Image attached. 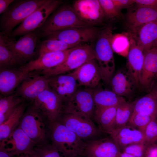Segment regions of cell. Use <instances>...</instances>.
<instances>
[{"mask_svg": "<svg viewBox=\"0 0 157 157\" xmlns=\"http://www.w3.org/2000/svg\"><path fill=\"white\" fill-rule=\"evenodd\" d=\"M18 126L35 146L50 142V122L33 105L25 112Z\"/></svg>", "mask_w": 157, "mask_h": 157, "instance_id": "6da1fadb", "label": "cell"}, {"mask_svg": "<svg viewBox=\"0 0 157 157\" xmlns=\"http://www.w3.org/2000/svg\"><path fill=\"white\" fill-rule=\"evenodd\" d=\"M50 142L65 157L83 155L86 142L58 121L50 122Z\"/></svg>", "mask_w": 157, "mask_h": 157, "instance_id": "7a4b0ae2", "label": "cell"}, {"mask_svg": "<svg viewBox=\"0 0 157 157\" xmlns=\"http://www.w3.org/2000/svg\"><path fill=\"white\" fill-rule=\"evenodd\" d=\"M47 0H14L0 17L1 32L9 35L17 25Z\"/></svg>", "mask_w": 157, "mask_h": 157, "instance_id": "3957f363", "label": "cell"}, {"mask_svg": "<svg viewBox=\"0 0 157 157\" xmlns=\"http://www.w3.org/2000/svg\"><path fill=\"white\" fill-rule=\"evenodd\" d=\"M113 28L108 25L101 29L94 47L96 59L99 65L102 79L110 80L113 76L115 65L111 40Z\"/></svg>", "mask_w": 157, "mask_h": 157, "instance_id": "277c9868", "label": "cell"}, {"mask_svg": "<svg viewBox=\"0 0 157 157\" xmlns=\"http://www.w3.org/2000/svg\"><path fill=\"white\" fill-rule=\"evenodd\" d=\"M63 4L48 17L42 26L38 29L40 34L89 25L79 18L72 6Z\"/></svg>", "mask_w": 157, "mask_h": 157, "instance_id": "5b68a950", "label": "cell"}, {"mask_svg": "<svg viewBox=\"0 0 157 157\" xmlns=\"http://www.w3.org/2000/svg\"><path fill=\"white\" fill-rule=\"evenodd\" d=\"M9 49L14 54L21 67L34 60L38 53L36 51L38 41L40 38V33L37 29L25 34L17 40L9 38L1 32Z\"/></svg>", "mask_w": 157, "mask_h": 157, "instance_id": "8992f818", "label": "cell"}, {"mask_svg": "<svg viewBox=\"0 0 157 157\" xmlns=\"http://www.w3.org/2000/svg\"><path fill=\"white\" fill-rule=\"evenodd\" d=\"M96 59L94 47L84 44L74 48L61 64L49 70L40 74L47 77L64 74L74 71L87 61Z\"/></svg>", "mask_w": 157, "mask_h": 157, "instance_id": "52a82bcc", "label": "cell"}, {"mask_svg": "<svg viewBox=\"0 0 157 157\" xmlns=\"http://www.w3.org/2000/svg\"><path fill=\"white\" fill-rule=\"evenodd\" d=\"M63 3L60 0H47L14 29L8 37L14 39L34 31L41 27L48 17Z\"/></svg>", "mask_w": 157, "mask_h": 157, "instance_id": "ba28073f", "label": "cell"}, {"mask_svg": "<svg viewBox=\"0 0 157 157\" xmlns=\"http://www.w3.org/2000/svg\"><path fill=\"white\" fill-rule=\"evenodd\" d=\"M95 26L87 25L40 34L41 38L56 39L70 45H81L96 41L100 30Z\"/></svg>", "mask_w": 157, "mask_h": 157, "instance_id": "9c48e42d", "label": "cell"}, {"mask_svg": "<svg viewBox=\"0 0 157 157\" xmlns=\"http://www.w3.org/2000/svg\"><path fill=\"white\" fill-rule=\"evenodd\" d=\"M87 142L101 138L102 133L91 119L74 114L63 113L58 121Z\"/></svg>", "mask_w": 157, "mask_h": 157, "instance_id": "30bf717a", "label": "cell"}, {"mask_svg": "<svg viewBox=\"0 0 157 157\" xmlns=\"http://www.w3.org/2000/svg\"><path fill=\"white\" fill-rule=\"evenodd\" d=\"M93 89L86 88L78 89L63 104V113L83 116L92 119L95 108Z\"/></svg>", "mask_w": 157, "mask_h": 157, "instance_id": "8fae6325", "label": "cell"}, {"mask_svg": "<svg viewBox=\"0 0 157 157\" xmlns=\"http://www.w3.org/2000/svg\"><path fill=\"white\" fill-rule=\"evenodd\" d=\"M50 122L58 121L63 114V103L49 87L41 93L33 102Z\"/></svg>", "mask_w": 157, "mask_h": 157, "instance_id": "7c38bea8", "label": "cell"}, {"mask_svg": "<svg viewBox=\"0 0 157 157\" xmlns=\"http://www.w3.org/2000/svg\"><path fill=\"white\" fill-rule=\"evenodd\" d=\"M74 47L63 51L48 52L40 54L37 58L20 67L28 73H39L49 70L63 63Z\"/></svg>", "mask_w": 157, "mask_h": 157, "instance_id": "4fadbf2b", "label": "cell"}, {"mask_svg": "<svg viewBox=\"0 0 157 157\" xmlns=\"http://www.w3.org/2000/svg\"><path fill=\"white\" fill-rule=\"evenodd\" d=\"M35 146L19 126L6 139L0 142V147L13 156L22 154L29 155L34 151Z\"/></svg>", "mask_w": 157, "mask_h": 157, "instance_id": "5bb4252c", "label": "cell"}, {"mask_svg": "<svg viewBox=\"0 0 157 157\" xmlns=\"http://www.w3.org/2000/svg\"><path fill=\"white\" fill-rule=\"evenodd\" d=\"M72 6L79 18L89 25L99 24L105 18L99 0H77Z\"/></svg>", "mask_w": 157, "mask_h": 157, "instance_id": "9a60e30c", "label": "cell"}, {"mask_svg": "<svg viewBox=\"0 0 157 157\" xmlns=\"http://www.w3.org/2000/svg\"><path fill=\"white\" fill-rule=\"evenodd\" d=\"M49 87L47 77L38 73H33L20 84L16 94L33 102L41 93Z\"/></svg>", "mask_w": 157, "mask_h": 157, "instance_id": "2e32d148", "label": "cell"}, {"mask_svg": "<svg viewBox=\"0 0 157 157\" xmlns=\"http://www.w3.org/2000/svg\"><path fill=\"white\" fill-rule=\"evenodd\" d=\"M76 79L79 86L94 89L99 84L102 77L95 59L90 60L70 73Z\"/></svg>", "mask_w": 157, "mask_h": 157, "instance_id": "e0dca14e", "label": "cell"}, {"mask_svg": "<svg viewBox=\"0 0 157 157\" xmlns=\"http://www.w3.org/2000/svg\"><path fill=\"white\" fill-rule=\"evenodd\" d=\"M86 142L83 155L88 157H118L121 151L110 137H101Z\"/></svg>", "mask_w": 157, "mask_h": 157, "instance_id": "ac0fdd59", "label": "cell"}, {"mask_svg": "<svg viewBox=\"0 0 157 157\" xmlns=\"http://www.w3.org/2000/svg\"><path fill=\"white\" fill-rule=\"evenodd\" d=\"M47 77L50 88L61 99L63 104L78 89L79 86L77 82L70 73Z\"/></svg>", "mask_w": 157, "mask_h": 157, "instance_id": "d6986e66", "label": "cell"}, {"mask_svg": "<svg viewBox=\"0 0 157 157\" xmlns=\"http://www.w3.org/2000/svg\"><path fill=\"white\" fill-rule=\"evenodd\" d=\"M129 35L145 51L153 47L157 40V20L129 30Z\"/></svg>", "mask_w": 157, "mask_h": 157, "instance_id": "ffe728a7", "label": "cell"}, {"mask_svg": "<svg viewBox=\"0 0 157 157\" xmlns=\"http://www.w3.org/2000/svg\"><path fill=\"white\" fill-rule=\"evenodd\" d=\"M0 69V92L4 96L10 95L32 73L26 72L20 67Z\"/></svg>", "mask_w": 157, "mask_h": 157, "instance_id": "44dd1931", "label": "cell"}, {"mask_svg": "<svg viewBox=\"0 0 157 157\" xmlns=\"http://www.w3.org/2000/svg\"><path fill=\"white\" fill-rule=\"evenodd\" d=\"M140 85L149 91L157 82V47L144 51Z\"/></svg>", "mask_w": 157, "mask_h": 157, "instance_id": "7402d4cb", "label": "cell"}, {"mask_svg": "<svg viewBox=\"0 0 157 157\" xmlns=\"http://www.w3.org/2000/svg\"><path fill=\"white\" fill-rule=\"evenodd\" d=\"M130 47L127 56L126 71L133 78L138 87L140 85L144 58V51L129 35Z\"/></svg>", "mask_w": 157, "mask_h": 157, "instance_id": "603a6c76", "label": "cell"}, {"mask_svg": "<svg viewBox=\"0 0 157 157\" xmlns=\"http://www.w3.org/2000/svg\"><path fill=\"white\" fill-rule=\"evenodd\" d=\"M110 135L121 151L129 145L144 142L142 132L128 124L122 127L115 129Z\"/></svg>", "mask_w": 157, "mask_h": 157, "instance_id": "cb8c5ba5", "label": "cell"}, {"mask_svg": "<svg viewBox=\"0 0 157 157\" xmlns=\"http://www.w3.org/2000/svg\"><path fill=\"white\" fill-rule=\"evenodd\" d=\"M112 90L122 97H130L138 87L126 70L120 69L113 75L110 83Z\"/></svg>", "mask_w": 157, "mask_h": 157, "instance_id": "d4e9b609", "label": "cell"}, {"mask_svg": "<svg viewBox=\"0 0 157 157\" xmlns=\"http://www.w3.org/2000/svg\"><path fill=\"white\" fill-rule=\"evenodd\" d=\"M137 6L135 10L129 11L126 15L129 30L157 20V8Z\"/></svg>", "mask_w": 157, "mask_h": 157, "instance_id": "484cf974", "label": "cell"}, {"mask_svg": "<svg viewBox=\"0 0 157 157\" xmlns=\"http://www.w3.org/2000/svg\"><path fill=\"white\" fill-rule=\"evenodd\" d=\"M117 106L107 108L95 107L93 118L102 133L109 135L115 129Z\"/></svg>", "mask_w": 157, "mask_h": 157, "instance_id": "4316f807", "label": "cell"}, {"mask_svg": "<svg viewBox=\"0 0 157 157\" xmlns=\"http://www.w3.org/2000/svg\"><path fill=\"white\" fill-rule=\"evenodd\" d=\"M93 97L95 107L107 108L118 106L126 101L112 90L98 89H93Z\"/></svg>", "mask_w": 157, "mask_h": 157, "instance_id": "83f0119b", "label": "cell"}, {"mask_svg": "<svg viewBox=\"0 0 157 157\" xmlns=\"http://www.w3.org/2000/svg\"><path fill=\"white\" fill-rule=\"evenodd\" d=\"M27 106L24 102L21 104L7 119L0 124V141L6 139L18 126Z\"/></svg>", "mask_w": 157, "mask_h": 157, "instance_id": "f1b7e54d", "label": "cell"}, {"mask_svg": "<svg viewBox=\"0 0 157 157\" xmlns=\"http://www.w3.org/2000/svg\"><path fill=\"white\" fill-rule=\"evenodd\" d=\"M25 99L16 94H10L0 99V124L4 122Z\"/></svg>", "mask_w": 157, "mask_h": 157, "instance_id": "f546056e", "label": "cell"}, {"mask_svg": "<svg viewBox=\"0 0 157 157\" xmlns=\"http://www.w3.org/2000/svg\"><path fill=\"white\" fill-rule=\"evenodd\" d=\"M134 102L133 113H143L157 119V103L150 93Z\"/></svg>", "mask_w": 157, "mask_h": 157, "instance_id": "4dcf8cb0", "label": "cell"}, {"mask_svg": "<svg viewBox=\"0 0 157 157\" xmlns=\"http://www.w3.org/2000/svg\"><path fill=\"white\" fill-rule=\"evenodd\" d=\"M21 67L19 63L9 49L0 32V68H13Z\"/></svg>", "mask_w": 157, "mask_h": 157, "instance_id": "1f68e13d", "label": "cell"}, {"mask_svg": "<svg viewBox=\"0 0 157 157\" xmlns=\"http://www.w3.org/2000/svg\"><path fill=\"white\" fill-rule=\"evenodd\" d=\"M80 45L69 44L56 39H46L39 42L37 50L39 55L48 52L64 51Z\"/></svg>", "mask_w": 157, "mask_h": 157, "instance_id": "d6a6232c", "label": "cell"}, {"mask_svg": "<svg viewBox=\"0 0 157 157\" xmlns=\"http://www.w3.org/2000/svg\"><path fill=\"white\" fill-rule=\"evenodd\" d=\"M134 103V101L129 102L125 101L117 106L115 129L122 127L128 124L133 112Z\"/></svg>", "mask_w": 157, "mask_h": 157, "instance_id": "836d02e7", "label": "cell"}, {"mask_svg": "<svg viewBox=\"0 0 157 157\" xmlns=\"http://www.w3.org/2000/svg\"><path fill=\"white\" fill-rule=\"evenodd\" d=\"M111 44L113 51L122 56H127L130 47L129 34H113Z\"/></svg>", "mask_w": 157, "mask_h": 157, "instance_id": "e575fe53", "label": "cell"}, {"mask_svg": "<svg viewBox=\"0 0 157 157\" xmlns=\"http://www.w3.org/2000/svg\"><path fill=\"white\" fill-rule=\"evenodd\" d=\"M103 10L105 18L113 20L123 17L121 11L118 10L112 0H99Z\"/></svg>", "mask_w": 157, "mask_h": 157, "instance_id": "d590c367", "label": "cell"}, {"mask_svg": "<svg viewBox=\"0 0 157 157\" xmlns=\"http://www.w3.org/2000/svg\"><path fill=\"white\" fill-rule=\"evenodd\" d=\"M34 150L40 157H65L51 142L35 146Z\"/></svg>", "mask_w": 157, "mask_h": 157, "instance_id": "8d00e7d4", "label": "cell"}, {"mask_svg": "<svg viewBox=\"0 0 157 157\" xmlns=\"http://www.w3.org/2000/svg\"><path fill=\"white\" fill-rule=\"evenodd\" d=\"M153 119L150 116L143 113H133L128 124L142 132L146 126Z\"/></svg>", "mask_w": 157, "mask_h": 157, "instance_id": "74e56055", "label": "cell"}, {"mask_svg": "<svg viewBox=\"0 0 157 157\" xmlns=\"http://www.w3.org/2000/svg\"><path fill=\"white\" fill-rule=\"evenodd\" d=\"M142 132L145 143H157V119H152Z\"/></svg>", "mask_w": 157, "mask_h": 157, "instance_id": "f35d334b", "label": "cell"}, {"mask_svg": "<svg viewBox=\"0 0 157 157\" xmlns=\"http://www.w3.org/2000/svg\"><path fill=\"white\" fill-rule=\"evenodd\" d=\"M145 147L144 142L135 143L126 146L122 151L129 154L135 157H144Z\"/></svg>", "mask_w": 157, "mask_h": 157, "instance_id": "ab89813d", "label": "cell"}, {"mask_svg": "<svg viewBox=\"0 0 157 157\" xmlns=\"http://www.w3.org/2000/svg\"><path fill=\"white\" fill-rule=\"evenodd\" d=\"M144 157H157V143H145Z\"/></svg>", "mask_w": 157, "mask_h": 157, "instance_id": "60d3db41", "label": "cell"}, {"mask_svg": "<svg viewBox=\"0 0 157 157\" xmlns=\"http://www.w3.org/2000/svg\"><path fill=\"white\" fill-rule=\"evenodd\" d=\"M113 3L119 11L129 8L135 3L133 0H112Z\"/></svg>", "mask_w": 157, "mask_h": 157, "instance_id": "b9f144b4", "label": "cell"}, {"mask_svg": "<svg viewBox=\"0 0 157 157\" xmlns=\"http://www.w3.org/2000/svg\"><path fill=\"white\" fill-rule=\"evenodd\" d=\"M137 5L157 8V0H133Z\"/></svg>", "mask_w": 157, "mask_h": 157, "instance_id": "7bdbcfd3", "label": "cell"}, {"mask_svg": "<svg viewBox=\"0 0 157 157\" xmlns=\"http://www.w3.org/2000/svg\"><path fill=\"white\" fill-rule=\"evenodd\" d=\"M14 0H0V14L4 13Z\"/></svg>", "mask_w": 157, "mask_h": 157, "instance_id": "ee69618b", "label": "cell"}, {"mask_svg": "<svg viewBox=\"0 0 157 157\" xmlns=\"http://www.w3.org/2000/svg\"><path fill=\"white\" fill-rule=\"evenodd\" d=\"M157 103V82L149 91Z\"/></svg>", "mask_w": 157, "mask_h": 157, "instance_id": "f6af8a7d", "label": "cell"}, {"mask_svg": "<svg viewBox=\"0 0 157 157\" xmlns=\"http://www.w3.org/2000/svg\"><path fill=\"white\" fill-rule=\"evenodd\" d=\"M0 157H13L4 148L0 147Z\"/></svg>", "mask_w": 157, "mask_h": 157, "instance_id": "bcb514c9", "label": "cell"}, {"mask_svg": "<svg viewBox=\"0 0 157 157\" xmlns=\"http://www.w3.org/2000/svg\"><path fill=\"white\" fill-rule=\"evenodd\" d=\"M118 157H135L128 153L123 151H121Z\"/></svg>", "mask_w": 157, "mask_h": 157, "instance_id": "7dc6e473", "label": "cell"}, {"mask_svg": "<svg viewBox=\"0 0 157 157\" xmlns=\"http://www.w3.org/2000/svg\"><path fill=\"white\" fill-rule=\"evenodd\" d=\"M29 155L30 157H40L34 150L32 153Z\"/></svg>", "mask_w": 157, "mask_h": 157, "instance_id": "c3c4849f", "label": "cell"}, {"mask_svg": "<svg viewBox=\"0 0 157 157\" xmlns=\"http://www.w3.org/2000/svg\"><path fill=\"white\" fill-rule=\"evenodd\" d=\"M17 157H30L29 155L22 154L18 156Z\"/></svg>", "mask_w": 157, "mask_h": 157, "instance_id": "681fc988", "label": "cell"}, {"mask_svg": "<svg viewBox=\"0 0 157 157\" xmlns=\"http://www.w3.org/2000/svg\"><path fill=\"white\" fill-rule=\"evenodd\" d=\"M75 157H88L86 156L83 155H81L77 156Z\"/></svg>", "mask_w": 157, "mask_h": 157, "instance_id": "f907efd6", "label": "cell"}, {"mask_svg": "<svg viewBox=\"0 0 157 157\" xmlns=\"http://www.w3.org/2000/svg\"><path fill=\"white\" fill-rule=\"evenodd\" d=\"M153 47H157V40L155 42L154 45Z\"/></svg>", "mask_w": 157, "mask_h": 157, "instance_id": "816d5d0a", "label": "cell"}]
</instances>
